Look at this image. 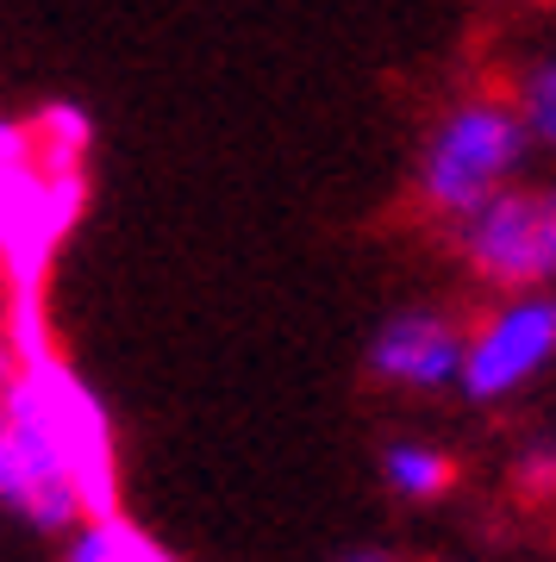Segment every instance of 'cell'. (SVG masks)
I'll list each match as a JSON object with an SVG mask.
<instances>
[{
	"instance_id": "obj_1",
	"label": "cell",
	"mask_w": 556,
	"mask_h": 562,
	"mask_svg": "<svg viewBox=\"0 0 556 562\" xmlns=\"http://www.w3.org/2000/svg\"><path fill=\"white\" fill-rule=\"evenodd\" d=\"M0 406L13 425L20 457V494L13 519H25L44 538H63L88 513L120 506L113 482V425L100 401L51 357H20L0 375Z\"/></svg>"
},
{
	"instance_id": "obj_2",
	"label": "cell",
	"mask_w": 556,
	"mask_h": 562,
	"mask_svg": "<svg viewBox=\"0 0 556 562\" xmlns=\"http://www.w3.org/2000/svg\"><path fill=\"white\" fill-rule=\"evenodd\" d=\"M537 144L519 120L513 94H457L444 106L413 157V201L425 220L457 225L463 213H476L481 201H494L500 188H513L519 176H532Z\"/></svg>"
},
{
	"instance_id": "obj_3",
	"label": "cell",
	"mask_w": 556,
	"mask_h": 562,
	"mask_svg": "<svg viewBox=\"0 0 556 562\" xmlns=\"http://www.w3.org/2000/svg\"><path fill=\"white\" fill-rule=\"evenodd\" d=\"M444 232L457 269L488 294L556 288V176H519Z\"/></svg>"
},
{
	"instance_id": "obj_4",
	"label": "cell",
	"mask_w": 556,
	"mask_h": 562,
	"mask_svg": "<svg viewBox=\"0 0 556 562\" xmlns=\"http://www.w3.org/2000/svg\"><path fill=\"white\" fill-rule=\"evenodd\" d=\"M556 369V288L494 294V306L469 325L457 394L469 406H507Z\"/></svg>"
},
{
	"instance_id": "obj_5",
	"label": "cell",
	"mask_w": 556,
	"mask_h": 562,
	"mask_svg": "<svg viewBox=\"0 0 556 562\" xmlns=\"http://www.w3.org/2000/svg\"><path fill=\"white\" fill-rule=\"evenodd\" d=\"M463 350H469V325L451 306L413 301V306H394L369 331L363 375L388 387V394H407V401H437V394H457Z\"/></svg>"
},
{
	"instance_id": "obj_6",
	"label": "cell",
	"mask_w": 556,
	"mask_h": 562,
	"mask_svg": "<svg viewBox=\"0 0 556 562\" xmlns=\"http://www.w3.org/2000/svg\"><path fill=\"white\" fill-rule=\"evenodd\" d=\"M376 475H381V487H388L400 506H437L451 487H457V457H451L437 438L407 431V438L381 443Z\"/></svg>"
},
{
	"instance_id": "obj_7",
	"label": "cell",
	"mask_w": 556,
	"mask_h": 562,
	"mask_svg": "<svg viewBox=\"0 0 556 562\" xmlns=\"http://www.w3.org/2000/svg\"><path fill=\"white\" fill-rule=\"evenodd\" d=\"M57 562H176V557H169L144 525L125 519L120 506H107V513H88L81 525L63 531Z\"/></svg>"
},
{
	"instance_id": "obj_8",
	"label": "cell",
	"mask_w": 556,
	"mask_h": 562,
	"mask_svg": "<svg viewBox=\"0 0 556 562\" xmlns=\"http://www.w3.org/2000/svg\"><path fill=\"white\" fill-rule=\"evenodd\" d=\"M507 94H513L519 120H525V132H532L537 157L556 162V50H537L532 63H519V76H513Z\"/></svg>"
},
{
	"instance_id": "obj_9",
	"label": "cell",
	"mask_w": 556,
	"mask_h": 562,
	"mask_svg": "<svg viewBox=\"0 0 556 562\" xmlns=\"http://www.w3.org/2000/svg\"><path fill=\"white\" fill-rule=\"evenodd\" d=\"M513 482L532 501H556V431H532L513 450Z\"/></svg>"
},
{
	"instance_id": "obj_10",
	"label": "cell",
	"mask_w": 556,
	"mask_h": 562,
	"mask_svg": "<svg viewBox=\"0 0 556 562\" xmlns=\"http://www.w3.org/2000/svg\"><path fill=\"white\" fill-rule=\"evenodd\" d=\"M13 494H20V457H13V425L0 406V513H13Z\"/></svg>"
},
{
	"instance_id": "obj_11",
	"label": "cell",
	"mask_w": 556,
	"mask_h": 562,
	"mask_svg": "<svg viewBox=\"0 0 556 562\" xmlns=\"http://www.w3.org/2000/svg\"><path fill=\"white\" fill-rule=\"evenodd\" d=\"M332 562H407V557L381 550V543H363V550H344V557H332Z\"/></svg>"
}]
</instances>
